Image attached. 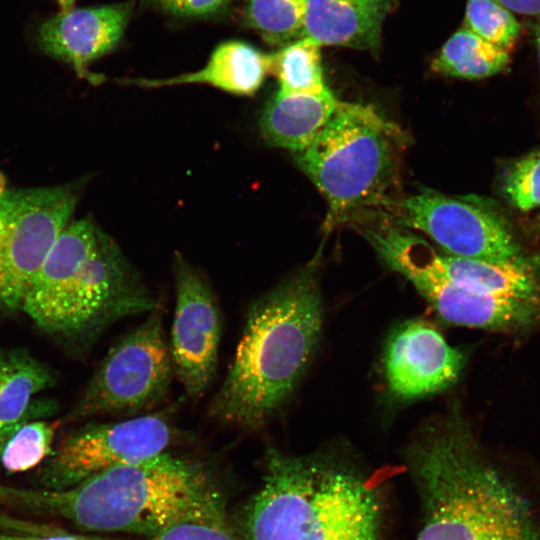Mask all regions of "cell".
Here are the masks:
<instances>
[{
  "instance_id": "cell-1",
  "label": "cell",
  "mask_w": 540,
  "mask_h": 540,
  "mask_svg": "<svg viewBox=\"0 0 540 540\" xmlns=\"http://www.w3.org/2000/svg\"><path fill=\"white\" fill-rule=\"evenodd\" d=\"M406 460L423 510L416 540H540L528 501L456 409L418 430Z\"/></svg>"
},
{
  "instance_id": "cell-2",
  "label": "cell",
  "mask_w": 540,
  "mask_h": 540,
  "mask_svg": "<svg viewBox=\"0 0 540 540\" xmlns=\"http://www.w3.org/2000/svg\"><path fill=\"white\" fill-rule=\"evenodd\" d=\"M0 504L100 532L154 536L181 522H230L223 493L197 464L168 452L98 472L61 490L0 485Z\"/></svg>"
},
{
  "instance_id": "cell-3",
  "label": "cell",
  "mask_w": 540,
  "mask_h": 540,
  "mask_svg": "<svg viewBox=\"0 0 540 540\" xmlns=\"http://www.w3.org/2000/svg\"><path fill=\"white\" fill-rule=\"evenodd\" d=\"M322 319L314 263L253 300L209 415L246 430L271 420L302 379L318 344Z\"/></svg>"
},
{
  "instance_id": "cell-4",
  "label": "cell",
  "mask_w": 540,
  "mask_h": 540,
  "mask_svg": "<svg viewBox=\"0 0 540 540\" xmlns=\"http://www.w3.org/2000/svg\"><path fill=\"white\" fill-rule=\"evenodd\" d=\"M159 306L118 245L84 218L60 232L21 309L44 332L88 346L116 321Z\"/></svg>"
},
{
  "instance_id": "cell-5",
  "label": "cell",
  "mask_w": 540,
  "mask_h": 540,
  "mask_svg": "<svg viewBox=\"0 0 540 540\" xmlns=\"http://www.w3.org/2000/svg\"><path fill=\"white\" fill-rule=\"evenodd\" d=\"M258 491L242 508V540H378L380 503L348 463L268 448Z\"/></svg>"
},
{
  "instance_id": "cell-6",
  "label": "cell",
  "mask_w": 540,
  "mask_h": 540,
  "mask_svg": "<svg viewBox=\"0 0 540 540\" xmlns=\"http://www.w3.org/2000/svg\"><path fill=\"white\" fill-rule=\"evenodd\" d=\"M404 140L401 129L374 106L338 101L312 143L295 153L328 204L326 228L393 202Z\"/></svg>"
},
{
  "instance_id": "cell-7",
  "label": "cell",
  "mask_w": 540,
  "mask_h": 540,
  "mask_svg": "<svg viewBox=\"0 0 540 540\" xmlns=\"http://www.w3.org/2000/svg\"><path fill=\"white\" fill-rule=\"evenodd\" d=\"M359 228L381 259L408 279L443 321L511 333L540 328V297H502L471 292L452 282L428 262L420 245V236L412 231L392 221Z\"/></svg>"
},
{
  "instance_id": "cell-8",
  "label": "cell",
  "mask_w": 540,
  "mask_h": 540,
  "mask_svg": "<svg viewBox=\"0 0 540 540\" xmlns=\"http://www.w3.org/2000/svg\"><path fill=\"white\" fill-rule=\"evenodd\" d=\"M173 374L159 306L109 349L72 416H133L147 411L166 396Z\"/></svg>"
},
{
  "instance_id": "cell-9",
  "label": "cell",
  "mask_w": 540,
  "mask_h": 540,
  "mask_svg": "<svg viewBox=\"0 0 540 540\" xmlns=\"http://www.w3.org/2000/svg\"><path fill=\"white\" fill-rule=\"evenodd\" d=\"M72 185L6 188L0 174V311L21 309L32 279L70 222Z\"/></svg>"
},
{
  "instance_id": "cell-10",
  "label": "cell",
  "mask_w": 540,
  "mask_h": 540,
  "mask_svg": "<svg viewBox=\"0 0 540 540\" xmlns=\"http://www.w3.org/2000/svg\"><path fill=\"white\" fill-rule=\"evenodd\" d=\"M167 407L124 421L94 423L65 437L41 472L45 489L61 490L108 468L166 452L174 437Z\"/></svg>"
},
{
  "instance_id": "cell-11",
  "label": "cell",
  "mask_w": 540,
  "mask_h": 540,
  "mask_svg": "<svg viewBox=\"0 0 540 540\" xmlns=\"http://www.w3.org/2000/svg\"><path fill=\"white\" fill-rule=\"evenodd\" d=\"M388 207H393L395 225L425 233L447 254L492 262L522 254L505 218L475 197L422 190Z\"/></svg>"
},
{
  "instance_id": "cell-12",
  "label": "cell",
  "mask_w": 540,
  "mask_h": 540,
  "mask_svg": "<svg viewBox=\"0 0 540 540\" xmlns=\"http://www.w3.org/2000/svg\"><path fill=\"white\" fill-rule=\"evenodd\" d=\"M173 274L176 304L169 343L173 369L187 396L197 399L217 371L222 316L207 279L179 253Z\"/></svg>"
},
{
  "instance_id": "cell-13",
  "label": "cell",
  "mask_w": 540,
  "mask_h": 540,
  "mask_svg": "<svg viewBox=\"0 0 540 540\" xmlns=\"http://www.w3.org/2000/svg\"><path fill=\"white\" fill-rule=\"evenodd\" d=\"M465 366V355L449 345L425 321L413 319L389 335L384 357L385 376L393 396L412 400L451 387Z\"/></svg>"
},
{
  "instance_id": "cell-14",
  "label": "cell",
  "mask_w": 540,
  "mask_h": 540,
  "mask_svg": "<svg viewBox=\"0 0 540 540\" xmlns=\"http://www.w3.org/2000/svg\"><path fill=\"white\" fill-rule=\"evenodd\" d=\"M58 14L43 22L37 44L47 55L69 63L78 75L99 81L87 71L90 62L112 51L121 40L132 6L129 3L75 9L63 0Z\"/></svg>"
},
{
  "instance_id": "cell-15",
  "label": "cell",
  "mask_w": 540,
  "mask_h": 540,
  "mask_svg": "<svg viewBox=\"0 0 540 540\" xmlns=\"http://www.w3.org/2000/svg\"><path fill=\"white\" fill-rule=\"evenodd\" d=\"M420 245L437 271L466 290L502 297H540V259L535 256L520 254L492 262L439 253L422 237Z\"/></svg>"
},
{
  "instance_id": "cell-16",
  "label": "cell",
  "mask_w": 540,
  "mask_h": 540,
  "mask_svg": "<svg viewBox=\"0 0 540 540\" xmlns=\"http://www.w3.org/2000/svg\"><path fill=\"white\" fill-rule=\"evenodd\" d=\"M394 0H306L304 35L319 46L375 51Z\"/></svg>"
},
{
  "instance_id": "cell-17",
  "label": "cell",
  "mask_w": 540,
  "mask_h": 540,
  "mask_svg": "<svg viewBox=\"0 0 540 540\" xmlns=\"http://www.w3.org/2000/svg\"><path fill=\"white\" fill-rule=\"evenodd\" d=\"M53 383L49 367L28 351L0 347V455L21 426L54 411L50 401L33 399Z\"/></svg>"
},
{
  "instance_id": "cell-18",
  "label": "cell",
  "mask_w": 540,
  "mask_h": 540,
  "mask_svg": "<svg viewBox=\"0 0 540 540\" xmlns=\"http://www.w3.org/2000/svg\"><path fill=\"white\" fill-rule=\"evenodd\" d=\"M272 61V54L262 53L245 42L230 40L218 45L200 70L168 79L137 78L127 82L143 88L203 83L226 92L250 96L270 73Z\"/></svg>"
},
{
  "instance_id": "cell-19",
  "label": "cell",
  "mask_w": 540,
  "mask_h": 540,
  "mask_svg": "<svg viewBox=\"0 0 540 540\" xmlns=\"http://www.w3.org/2000/svg\"><path fill=\"white\" fill-rule=\"evenodd\" d=\"M337 104L330 89L319 94L277 92L261 115V134L273 146L300 152L316 138Z\"/></svg>"
},
{
  "instance_id": "cell-20",
  "label": "cell",
  "mask_w": 540,
  "mask_h": 540,
  "mask_svg": "<svg viewBox=\"0 0 540 540\" xmlns=\"http://www.w3.org/2000/svg\"><path fill=\"white\" fill-rule=\"evenodd\" d=\"M509 61V52L461 27L445 42L431 68L451 77L482 79L502 72Z\"/></svg>"
},
{
  "instance_id": "cell-21",
  "label": "cell",
  "mask_w": 540,
  "mask_h": 540,
  "mask_svg": "<svg viewBox=\"0 0 540 540\" xmlns=\"http://www.w3.org/2000/svg\"><path fill=\"white\" fill-rule=\"evenodd\" d=\"M320 48L303 37L272 54L270 73L278 79L277 92L319 94L329 89L323 77Z\"/></svg>"
},
{
  "instance_id": "cell-22",
  "label": "cell",
  "mask_w": 540,
  "mask_h": 540,
  "mask_svg": "<svg viewBox=\"0 0 540 540\" xmlns=\"http://www.w3.org/2000/svg\"><path fill=\"white\" fill-rule=\"evenodd\" d=\"M306 0H246L245 21L269 45L284 47L304 35Z\"/></svg>"
},
{
  "instance_id": "cell-23",
  "label": "cell",
  "mask_w": 540,
  "mask_h": 540,
  "mask_svg": "<svg viewBox=\"0 0 540 540\" xmlns=\"http://www.w3.org/2000/svg\"><path fill=\"white\" fill-rule=\"evenodd\" d=\"M464 27L509 52L519 39L521 26L514 13L498 0H468Z\"/></svg>"
},
{
  "instance_id": "cell-24",
  "label": "cell",
  "mask_w": 540,
  "mask_h": 540,
  "mask_svg": "<svg viewBox=\"0 0 540 540\" xmlns=\"http://www.w3.org/2000/svg\"><path fill=\"white\" fill-rule=\"evenodd\" d=\"M56 424L33 420L21 426L8 440L0 461L9 472H23L34 468L52 454Z\"/></svg>"
},
{
  "instance_id": "cell-25",
  "label": "cell",
  "mask_w": 540,
  "mask_h": 540,
  "mask_svg": "<svg viewBox=\"0 0 540 540\" xmlns=\"http://www.w3.org/2000/svg\"><path fill=\"white\" fill-rule=\"evenodd\" d=\"M502 190L508 202L521 211L540 208V151L518 159L506 169Z\"/></svg>"
},
{
  "instance_id": "cell-26",
  "label": "cell",
  "mask_w": 540,
  "mask_h": 540,
  "mask_svg": "<svg viewBox=\"0 0 540 540\" xmlns=\"http://www.w3.org/2000/svg\"><path fill=\"white\" fill-rule=\"evenodd\" d=\"M230 522L191 520L137 540H242Z\"/></svg>"
},
{
  "instance_id": "cell-27",
  "label": "cell",
  "mask_w": 540,
  "mask_h": 540,
  "mask_svg": "<svg viewBox=\"0 0 540 540\" xmlns=\"http://www.w3.org/2000/svg\"><path fill=\"white\" fill-rule=\"evenodd\" d=\"M166 12L180 17H207L222 12L231 0H156Z\"/></svg>"
},
{
  "instance_id": "cell-28",
  "label": "cell",
  "mask_w": 540,
  "mask_h": 540,
  "mask_svg": "<svg viewBox=\"0 0 540 540\" xmlns=\"http://www.w3.org/2000/svg\"><path fill=\"white\" fill-rule=\"evenodd\" d=\"M513 13L540 18V0H498Z\"/></svg>"
},
{
  "instance_id": "cell-29",
  "label": "cell",
  "mask_w": 540,
  "mask_h": 540,
  "mask_svg": "<svg viewBox=\"0 0 540 540\" xmlns=\"http://www.w3.org/2000/svg\"><path fill=\"white\" fill-rule=\"evenodd\" d=\"M0 540H105L95 537L71 535V534H54V535H38V536H19V535H9V534H0Z\"/></svg>"
},
{
  "instance_id": "cell-30",
  "label": "cell",
  "mask_w": 540,
  "mask_h": 540,
  "mask_svg": "<svg viewBox=\"0 0 540 540\" xmlns=\"http://www.w3.org/2000/svg\"><path fill=\"white\" fill-rule=\"evenodd\" d=\"M534 31V38H535V44H536V50H537V58L539 63V69H540V18H537V21L533 28Z\"/></svg>"
}]
</instances>
